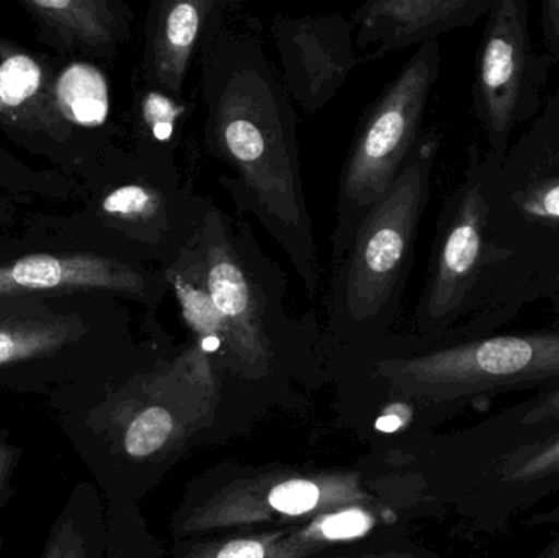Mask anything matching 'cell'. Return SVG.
Segmentation results:
<instances>
[{
  "label": "cell",
  "instance_id": "6da1fadb",
  "mask_svg": "<svg viewBox=\"0 0 559 558\" xmlns=\"http://www.w3.org/2000/svg\"><path fill=\"white\" fill-rule=\"evenodd\" d=\"M202 138L236 212L251 213L292 262L309 297L319 288L318 248L299 166L296 111L264 48L223 29L203 51Z\"/></svg>",
  "mask_w": 559,
  "mask_h": 558
},
{
  "label": "cell",
  "instance_id": "7a4b0ae2",
  "mask_svg": "<svg viewBox=\"0 0 559 558\" xmlns=\"http://www.w3.org/2000/svg\"><path fill=\"white\" fill-rule=\"evenodd\" d=\"M491 167L472 150L463 179L440 209L414 314L419 347L492 336L525 308L514 256L489 241Z\"/></svg>",
  "mask_w": 559,
  "mask_h": 558
},
{
  "label": "cell",
  "instance_id": "3957f363",
  "mask_svg": "<svg viewBox=\"0 0 559 558\" xmlns=\"http://www.w3.org/2000/svg\"><path fill=\"white\" fill-rule=\"evenodd\" d=\"M440 138L427 131L403 173L368 213L344 258L334 264L328 317L347 341L384 337L396 320L416 258L417 235L430 200Z\"/></svg>",
  "mask_w": 559,
  "mask_h": 558
},
{
  "label": "cell",
  "instance_id": "277c9868",
  "mask_svg": "<svg viewBox=\"0 0 559 558\" xmlns=\"http://www.w3.org/2000/svg\"><path fill=\"white\" fill-rule=\"evenodd\" d=\"M195 251L200 274L228 331L219 369L239 379H267L286 344L308 331L312 317H289L282 268L265 254L249 222L229 215L212 199Z\"/></svg>",
  "mask_w": 559,
  "mask_h": 558
},
{
  "label": "cell",
  "instance_id": "5b68a950",
  "mask_svg": "<svg viewBox=\"0 0 559 558\" xmlns=\"http://www.w3.org/2000/svg\"><path fill=\"white\" fill-rule=\"evenodd\" d=\"M209 202L180 174L110 146L92 170L87 202L71 228L88 248L164 271L195 242Z\"/></svg>",
  "mask_w": 559,
  "mask_h": 558
},
{
  "label": "cell",
  "instance_id": "8992f818",
  "mask_svg": "<svg viewBox=\"0 0 559 558\" xmlns=\"http://www.w3.org/2000/svg\"><path fill=\"white\" fill-rule=\"evenodd\" d=\"M440 61V39L420 45L361 115L338 177L332 265L344 258L361 223L391 189L419 144Z\"/></svg>",
  "mask_w": 559,
  "mask_h": 558
},
{
  "label": "cell",
  "instance_id": "52a82bcc",
  "mask_svg": "<svg viewBox=\"0 0 559 558\" xmlns=\"http://www.w3.org/2000/svg\"><path fill=\"white\" fill-rule=\"evenodd\" d=\"M488 202L489 241L514 256L527 290L535 277L559 264L558 91L511 144L501 166L491 167Z\"/></svg>",
  "mask_w": 559,
  "mask_h": 558
},
{
  "label": "cell",
  "instance_id": "ba28073f",
  "mask_svg": "<svg viewBox=\"0 0 559 558\" xmlns=\"http://www.w3.org/2000/svg\"><path fill=\"white\" fill-rule=\"evenodd\" d=\"M374 370L394 390L429 400L554 382L559 380V328L417 347L381 357Z\"/></svg>",
  "mask_w": 559,
  "mask_h": 558
},
{
  "label": "cell",
  "instance_id": "9c48e42d",
  "mask_svg": "<svg viewBox=\"0 0 559 558\" xmlns=\"http://www.w3.org/2000/svg\"><path fill=\"white\" fill-rule=\"evenodd\" d=\"M554 61L537 51L531 36L528 0H495L476 51L472 107L483 130V157L499 167L515 130L544 107Z\"/></svg>",
  "mask_w": 559,
  "mask_h": 558
},
{
  "label": "cell",
  "instance_id": "30bf717a",
  "mask_svg": "<svg viewBox=\"0 0 559 558\" xmlns=\"http://www.w3.org/2000/svg\"><path fill=\"white\" fill-rule=\"evenodd\" d=\"M370 495L358 474H269L238 480L197 507L183 521L180 534L248 531L262 524L312 520L348 504L368 503Z\"/></svg>",
  "mask_w": 559,
  "mask_h": 558
},
{
  "label": "cell",
  "instance_id": "8fae6325",
  "mask_svg": "<svg viewBox=\"0 0 559 558\" xmlns=\"http://www.w3.org/2000/svg\"><path fill=\"white\" fill-rule=\"evenodd\" d=\"M98 294L159 308L169 294L157 268L97 248L26 252L0 262V301Z\"/></svg>",
  "mask_w": 559,
  "mask_h": 558
},
{
  "label": "cell",
  "instance_id": "7c38bea8",
  "mask_svg": "<svg viewBox=\"0 0 559 558\" xmlns=\"http://www.w3.org/2000/svg\"><path fill=\"white\" fill-rule=\"evenodd\" d=\"M272 36L283 87L308 115L324 108L361 62L354 25L341 13L275 16Z\"/></svg>",
  "mask_w": 559,
  "mask_h": 558
},
{
  "label": "cell",
  "instance_id": "4fadbf2b",
  "mask_svg": "<svg viewBox=\"0 0 559 558\" xmlns=\"http://www.w3.org/2000/svg\"><path fill=\"white\" fill-rule=\"evenodd\" d=\"M229 0H153L144 23L141 81L183 98L193 66L223 32Z\"/></svg>",
  "mask_w": 559,
  "mask_h": 558
},
{
  "label": "cell",
  "instance_id": "5bb4252c",
  "mask_svg": "<svg viewBox=\"0 0 559 558\" xmlns=\"http://www.w3.org/2000/svg\"><path fill=\"white\" fill-rule=\"evenodd\" d=\"M495 0H370L355 10V46L361 62L439 39L443 33L475 25Z\"/></svg>",
  "mask_w": 559,
  "mask_h": 558
},
{
  "label": "cell",
  "instance_id": "9a60e30c",
  "mask_svg": "<svg viewBox=\"0 0 559 558\" xmlns=\"http://www.w3.org/2000/svg\"><path fill=\"white\" fill-rule=\"evenodd\" d=\"M49 69L36 56L0 38V127L28 136H43L64 146L74 128L62 120L52 98Z\"/></svg>",
  "mask_w": 559,
  "mask_h": 558
},
{
  "label": "cell",
  "instance_id": "2e32d148",
  "mask_svg": "<svg viewBox=\"0 0 559 558\" xmlns=\"http://www.w3.org/2000/svg\"><path fill=\"white\" fill-rule=\"evenodd\" d=\"M20 5L69 51L111 55L131 38L133 13L120 0H20Z\"/></svg>",
  "mask_w": 559,
  "mask_h": 558
},
{
  "label": "cell",
  "instance_id": "e0dca14e",
  "mask_svg": "<svg viewBox=\"0 0 559 558\" xmlns=\"http://www.w3.org/2000/svg\"><path fill=\"white\" fill-rule=\"evenodd\" d=\"M87 331L81 313L56 310L48 298L0 301V367L51 356Z\"/></svg>",
  "mask_w": 559,
  "mask_h": 558
},
{
  "label": "cell",
  "instance_id": "ac0fdd59",
  "mask_svg": "<svg viewBox=\"0 0 559 558\" xmlns=\"http://www.w3.org/2000/svg\"><path fill=\"white\" fill-rule=\"evenodd\" d=\"M192 110L189 98L173 97L140 79L134 88L133 156L166 173L180 174L177 153Z\"/></svg>",
  "mask_w": 559,
  "mask_h": 558
},
{
  "label": "cell",
  "instance_id": "d6986e66",
  "mask_svg": "<svg viewBox=\"0 0 559 558\" xmlns=\"http://www.w3.org/2000/svg\"><path fill=\"white\" fill-rule=\"evenodd\" d=\"M169 292L176 297L182 320L195 336L197 343L222 366L228 344V331L215 300L200 274L195 242L180 254L169 268L164 269Z\"/></svg>",
  "mask_w": 559,
  "mask_h": 558
},
{
  "label": "cell",
  "instance_id": "ffe728a7",
  "mask_svg": "<svg viewBox=\"0 0 559 558\" xmlns=\"http://www.w3.org/2000/svg\"><path fill=\"white\" fill-rule=\"evenodd\" d=\"M378 517L367 503L348 504L318 514L312 520L288 527L272 558H306L332 546L360 539L374 530Z\"/></svg>",
  "mask_w": 559,
  "mask_h": 558
},
{
  "label": "cell",
  "instance_id": "44dd1931",
  "mask_svg": "<svg viewBox=\"0 0 559 558\" xmlns=\"http://www.w3.org/2000/svg\"><path fill=\"white\" fill-rule=\"evenodd\" d=\"M56 110L72 128L97 130L104 127L110 111L108 85L100 69L87 62H74L52 81Z\"/></svg>",
  "mask_w": 559,
  "mask_h": 558
},
{
  "label": "cell",
  "instance_id": "7402d4cb",
  "mask_svg": "<svg viewBox=\"0 0 559 558\" xmlns=\"http://www.w3.org/2000/svg\"><path fill=\"white\" fill-rule=\"evenodd\" d=\"M0 189L12 193L20 202L66 200L79 193V183L64 174L32 169L0 146Z\"/></svg>",
  "mask_w": 559,
  "mask_h": 558
},
{
  "label": "cell",
  "instance_id": "603a6c76",
  "mask_svg": "<svg viewBox=\"0 0 559 558\" xmlns=\"http://www.w3.org/2000/svg\"><path fill=\"white\" fill-rule=\"evenodd\" d=\"M134 413L123 432V448L133 459H147L164 451L177 438V422L159 403Z\"/></svg>",
  "mask_w": 559,
  "mask_h": 558
},
{
  "label": "cell",
  "instance_id": "cb8c5ba5",
  "mask_svg": "<svg viewBox=\"0 0 559 558\" xmlns=\"http://www.w3.org/2000/svg\"><path fill=\"white\" fill-rule=\"evenodd\" d=\"M288 527L264 533L238 534L193 547L179 558H272Z\"/></svg>",
  "mask_w": 559,
  "mask_h": 558
},
{
  "label": "cell",
  "instance_id": "d4e9b609",
  "mask_svg": "<svg viewBox=\"0 0 559 558\" xmlns=\"http://www.w3.org/2000/svg\"><path fill=\"white\" fill-rule=\"evenodd\" d=\"M559 472V435L550 441L542 442L535 448L519 452L504 468L502 478L506 482H534L550 477Z\"/></svg>",
  "mask_w": 559,
  "mask_h": 558
},
{
  "label": "cell",
  "instance_id": "484cf974",
  "mask_svg": "<svg viewBox=\"0 0 559 558\" xmlns=\"http://www.w3.org/2000/svg\"><path fill=\"white\" fill-rule=\"evenodd\" d=\"M43 558H87L81 536L68 521H62L52 534Z\"/></svg>",
  "mask_w": 559,
  "mask_h": 558
},
{
  "label": "cell",
  "instance_id": "4316f807",
  "mask_svg": "<svg viewBox=\"0 0 559 558\" xmlns=\"http://www.w3.org/2000/svg\"><path fill=\"white\" fill-rule=\"evenodd\" d=\"M542 38L544 51L559 68V0H545L540 5Z\"/></svg>",
  "mask_w": 559,
  "mask_h": 558
},
{
  "label": "cell",
  "instance_id": "83f0119b",
  "mask_svg": "<svg viewBox=\"0 0 559 558\" xmlns=\"http://www.w3.org/2000/svg\"><path fill=\"white\" fill-rule=\"evenodd\" d=\"M559 294V264L555 265L551 271L545 272V274L538 275L528 285L525 290V307L534 304L538 300H548L551 295Z\"/></svg>",
  "mask_w": 559,
  "mask_h": 558
},
{
  "label": "cell",
  "instance_id": "f1b7e54d",
  "mask_svg": "<svg viewBox=\"0 0 559 558\" xmlns=\"http://www.w3.org/2000/svg\"><path fill=\"white\" fill-rule=\"evenodd\" d=\"M559 418V389L554 390L544 402L538 403L534 409L525 415L522 423L527 426L540 425L544 422H554Z\"/></svg>",
  "mask_w": 559,
  "mask_h": 558
},
{
  "label": "cell",
  "instance_id": "f546056e",
  "mask_svg": "<svg viewBox=\"0 0 559 558\" xmlns=\"http://www.w3.org/2000/svg\"><path fill=\"white\" fill-rule=\"evenodd\" d=\"M10 471H12V451H10L5 442L0 439V494H2L3 488H5Z\"/></svg>",
  "mask_w": 559,
  "mask_h": 558
},
{
  "label": "cell",
  "instance_id": "4dcf8cb0",
  "mask_svg": "<svg viewBox=\"0 0 559 558\" xmlns=\"http://www.w3.org/2000/svg\"><path fill=\"white\" fill-rule=\"evenodd\" d=\"M337 558H416V557L409 556V554L383 553V554H361V556L337 557Z\"/></svg>",
  "mask_w": 559,
  "mask_h": 558
},
{
  "label": "cell",
  "instance_id": "1f68e13d",
  "mask_svg": "<svg viewBox=\"0 0 559 558\" xmlns=\"http://www.w3.org/2000/svg\"><path fill=\"white\" fill-rule=\"evenodd\" d=\"M547 301L548 308H550L551 311V318H554V328H559V294L551 295Z\"/></svg>",
  "mask_w": 559,
  "mask_h": 558
},
{
  "label": "cell",
  "instance_id": "d6a6232c",
  "mask_svg": "<svg viewBox=\"0 0 559 558\" xmlns=\"http://www.w3.org/2000/svg\"><path fill=\"white\" fill-rule=\"evenodd\" d=\"M547 558H559V541L551 547L550 553H548Z\"/></svg>",
  "mask_w": 559,
  "mask_h": 558
},
{
  "label": "cell",
  "instance_id": "836d02e7",
  "mask_svg": "<svg viewBox=\"0 0 559 558\" xmlns=\"http://www.w3.org/2000/svg\"><path fill=\"white\" fill-rule=\"evenodd\" d=\"M2 199H7V197H0V200H2Z\"/></svg>",
  "mask_w": 559,
  "mask_h": 558
},
{
  "label": "cell",
  "instance_id": "e575fe53",
  "mask_svg": "<svg viewBox=\"0 0 559 558\" xmlns=\"http://www.w3.org/2000/svg\"><path fill=\"white\" fill-rule=\"evenodd\" d=\"M557 91L559 92V85H558V88H557Z\"/></svg>",
  "mask_w": 559,
  "mask_h": 558
}]
</instances>
